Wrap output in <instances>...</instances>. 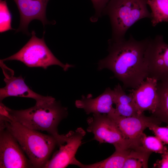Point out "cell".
Returning <instances> with one entry per match:
<instances>
[{
  "mask_svg": "<svg viewBox=\"0 0 168 168\" xmlns=\"http://www.w3.org/2000/svg\"><path fill=\"white\" fill-rule=\"evenodd\" d=\"M151 39L138 40L131 35L128 40L110 39L109 54L99 60L98 69L112 71L114 77L122 82L123 88H135L148 76L145 56Z\"/></svg>",
  "mask_w": 168,
  "mask_h": 168,
  "instance_id": "6da1fadb",
  "label": "cell"
},
{
  "mask_svg": "<svg viewBox=\"0 0 168 168\" xmlns=\"http://www.w3.org/2000/svg\"><path fill=\"white\" fill-rule=\"evenodd\" d=\"M67 107L55 99L25 110H15L4 105L1 115L10 118L30 129L45 131L56 139L58 145L64 140L65 134H60L58 126L68 116Z\"/></svg>",
  "mask_w": 168,
  "mask_h": 168,
  "instance_id": "7a4b0ae2",
  "label": "cell"
},
{
  "mask_svg": "<svg viewBox=\"0 0 168 168\" xmlns=\"http://www.w3.org/2000/svg\"><path fill=\"white\" fill-rule=\"evenodd\" d=\"M0 126L14 137L34 168H43L58 145L56 139L53 136L30 129L1 115Z\"/></svg>",
  "mask_w": 168,
  "mask_h": 168,
  "instance_id": "3957f363",
  "label": "cell"
},
{
  "mask_svg": "<svg viewBox=\"0 0 168 168\" xmlns=\"http://www.w3.org/2000/svg\"><path fill=\"white\" fill-rule=\"evenodd\" d=\"M148 0H110L103 13L110 18L112 29L111 40L125 39L127 30L138 21L151 19L147 8Z\"/></svg>",
  "mask_w": 168,
  "mask_h": 168,
  "instance_id": "277c9868",
  "label": "cell"
},
{
  "mask_svg": "<svg viewBox=\"0 0 168 168\" xmlns=\"http://www.w3.org/2000/svg\"><path fill=\"white\" fill-rule=\"evenodd\" d=\"M35 34V31H32L31 38L19 51L2 60L19 61L29 67H41L44 69L51 65H57L65 71L74 67L72 65L63 64L60 62L46 44L44 35L39 38Z\"/></svg>",
  "mask_w": 168,
  "mask_h": 168,
  "instance_id": "5b68a950",
  "label": "cell"
},
{
  "mask_svg": "<svg viewBox=\"0 0 168 168\" xmlns=\"http://www.w3.org/2000/svg\"><path fill=\"white\" fill-rule=\"evenodd\" d=\"M87 131L94 135V139L100 143H108L115 148H128L134 140L126 138L115 122L106 114H93L86 120Z\"/></svg>",
  "mask_w": 168,
  "mask_h": 168,
  "instance_id": "8992f818",
  "label": "cell"
},
{
  "mask_svg": "<svg viewBox=\"0 0 168 168\" xmlns=\"http://www.w3.org/2000/svg\"><path fill=\"white\" fill-rule=\"evenodd\" d=\"M148 77L158 81H168V44L161 35L151 39L145 56Z\"/></svg>",
  "mask_w": 168,
  "mask_h": 168,
  "instance_id": "52a82bcc",
  "label": "cell"
},
{
  "mask_svg": "<svg viewBox=\"0 0 168 168\" xmlns=\"http://www.w3.org/2000/svg\"><path fill=\"white\" fill-rule=\"evenodd\" d=\"M25 153L14 137L0 126V168H33Z\"/></svg>",
  "mask_w": 168,
  "mask_h": 168,
  "instance_id": "ba28073f",
  "label": "cell"
},
{
  "mask_svg": "<svg viewBox=\"0 0 168 168\" xmlns=\"http://www.w3.org/2000/svg\"><path fill=\"white\" fill-rule=\"evenodd\" d=\"M3 62L0 60V66L5 76L4 81L6 86L0 89V102L5 98L12 96L34 99L36 101V104H41L55 99L51 96H42L33 91L25 83L21 76H13V71L6 66Z\"/></svg>",
  "mask_w": 168,
  "mask_h": 168,
  "instance_id": "9c48e42d",
  "label": "cell"
},
{
  "mask_svg": "<svg viewBox=\"0 0 168 168\" xmlns=\"http://www.w3.org/2000/svg\"><path fill=\"white\" fill-rule=\"evenodd\" d=\"M86 134L81 127L65 134V140L58 146L59 149L44 166L45 168H64L71 165Z\"/></svg>",
  "mask_w": 168,
  "mask_h": 168,
  "instance_id": "30bf717a",
  "label": "cell"
},
{
  "mask_svg": "<svg viewBox=\"0 0 168 168\" xmlns=\"http://www.w3.org/2000/svg\"><path fill=\"white\" fill-rule=\"evenodd\" d=\"M107 114L115 122L125 138L131 140L138 139L145 129L152 124L160 125L161 123L153 115L146 116L143 113L129 117L114 113Z\"/></svg>",
  "mask_w": 168,
  "mask_h": 168,
  "instance_id": "8fae6325",
  "label": "cell"
},
{
  "mask_svg": "<svg viewBox=\"0 0 168 168\" xmlns=\"http://www.w3.org/2000/svg\"><path fill=\"white\" fill-rule=\"evenodd\" d=\"M49 0H13L16 5L20 15V23L16 32H22L29 35L28 26L32 20L40 21L44 27L52 24L47 20L46 15V7Z\"/></svg>",
  "mask_w": 168,
  "mask_h": 168,
  "instance_id": "7c38bea8",
  "label": "cell"
},
{
  "mask_svg": "<svg viewBox=\"0 0 168 168\" xmlns=\"http://www.w3.org/2000/svg\"><path fill=\"white\" fill-rule=\"evenodd\" d=\"M158 81L147 77L135 89L130 90L139 114L145 111L153 114L158 103L157 85Z\"/></svg>",
  "mask_w": 168,
  "mask_h": 168,
  "instance_id": "4fadbf2b",
  "label": "cell"
},
{
  "mask_svg": "<svg viewBox=\"0 0 168 168\" xmlns=\"http://www.w3.org/2000/svg\"><path fill=\"white\" fill-rule=\"evenodd\" d=\"M114 93L113 90L107 88L104 92L98 96L93 98L91 94L86 96L82 95L81 98L75 102L76 107L83 109L86 113L93 114L114 113L115 108L113 107Z\"/></svg>",
  "mask_w": 168,
  "mask_h": 168,
  "instance_id": "5bb4252c",
  "label": "cell"
},
{
  "mask_svg": "<svg viewBox=\"0 0 168 168\" xmlns=\"http://www.w3.org/2000/svg\"><path fill=\"white\" fill-rule=\"evenodd\" d=\"M113 90L115 114L124 117L139 114L132 96L130 94H127L119 84L115 86Z\"/></svg>",
  "mask_w": 168,
  "mask_h": 168,
  "instance_id": "9a60e30c",
  "label": "cell"
},
{
  "mask_svg": "<svg viewBox=\"0 0 168 168\" xmlns=\"http://www.w3.org/2000/svg\"><path fill=\"white\" fill-rule=\"evenodd\" d=\"M130 148H115V151L110 156L100 161L92 164H82L75 157L71 165H75L81 168H123Z\"/></svg>",
  "mask_w": 168,
  "mask_h": 168,
  "instance_id": "2e32d148",
  "label": "cell"
},
{
  "mask_svg": "<svg viewBox=\"0 0 168 168\" xmlns=\"http://www.w3.org/2000/svg\"><path fill=\"white\" fill-rule=\"evenodd\" d=\"M157 91L158 103L152 115L168 125V81H158Z\"/></svg>",
  "mask_w": 168,
  "mask_h": 168,
  "instance_id": "e0dca14e",
  "label": "cell"
},
{
  "mask_svg": "<svg viewBox=\"0 0 168 168\" xmlns=\"http://www.w3.org/2000/svg\"><path fill=\"white\" fill-rule=\"evenodd\" d=\"M152 153L139 145L133 146L130 148L123 168H148V159Z\"/></svg>",
  "mask_w": 168,
  "mask_h": 168,
  "instance_id": "ac0fdd59",
  "label": "cell"
},
{
  "mask_svg": "<svg viewBox=\"0 0 168 168\" xmlns=\"http://www.w3.org/2000/svg\"><path fill=\"white\" fill-rule=\"evenodd\" d=\"M147 4L151 10L153 26L161 22H168V0H148Z\"/></svg>",
  "mask_w": 168,
  "mask_h": 168,
  "instance_id": "d6986e66",
  "label": "cell"
},
{
  "mask_svg": "<svg viewBox=\"0 0 168 168\" xmlns=\"http://www.w3.org/2000/svg\"><path fill=\"white\" fill-rule=\"evenodd\" d=\"M140 146L145 149L152 152L161 154L163 153L168 149L163 143L156 136H148L143 133L138 138Z\"/></svg>",
  "mask_w": 168,
  "mask_h": 168,
  "instance_id": "ffe728a7",
  "label": "cell"
},
{
  "mask_svg": "<svg viewBox=\"0 0 168 168\" xmlns=\"http://www.w3.org/2000/svg\"><path fill=\"white\" fill-rule=\"evenodd\" d=\"M12 16L6 1L0 0V32L3 33L13 30L11 26Z\"/></svg>",
  "mask_w": 168,
  "mask_h": 168,
  "instance_id": "44dd1931",
  "label": "cell"
},
{
  "mask_svg": "<svg viewBox=\"0 0 168 168\" xmlns=\"http://www.w3.org/2000/svg\"><path fill=\"white\" fill-rule=\"evenodd\" d=\"M148 128L164 143L168 144V125L166 127H161L160 125L154 124L151 125Z\"/></svg>",
  "mask_w": 168,
  "mask_h": 168,
  "instance_id": "7402d4cb",
  "label": "cell"
},
{
  "mask_svg": "<svg viewBox=\"0 0 168 168\" xmlns=\"http://www.w3.org/2000/svg\"><path fill=\"white\" fill-rule=\"evenodd\" d=\"M110 0H91L95 10V14L91 19L92 21H96L100 17Z\"/></svg>",
  "mask_w": 168,
  "mask_h": 168,
  "instance_id": "603a6c76",
  "label": "cell"
},
{
  "mask_svg": "<svg viewBox=\"0 0 168 168\" xmlns=\"http://www.w3.org/2000/svg\"><path fill=\"white\" fill-rule=\"evenodd\" d=\"M153 167L158 168H168V149L162 154L161 158L156 161Z\"/></svg>",
  "mask_w": 168,
  "mask_h": 168,
  "instance_id": "cb8c5ba5",
  "label": "cell"
}]
</instances>
